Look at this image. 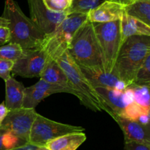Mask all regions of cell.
Masks as SVG:
<instances>
[{"label":"cell","mask_w":150,"mask_h":150,"mask_svg":"<svg viewBox=\"0 0 150 150\" xmlns=\"http://www.w3.org/2000/svg\"><path fill=\"white\" fill-rule=\"evenodd\" d=\"M37 146L35 145L30 144H27L24 145V146H20V147L15 148V149H10V150H33L35 148H36Z\"/></svg>","instance_id":"32"},{"label":"cell","mask_w":150,"mask_h":150,"mask_svg":"<svg viewBox=\"0 0 150 150\" xmlns=\"http://www.w3.org/2000/svg\"><path fill=\"white\" fill-rule=\"evenodd\" d=\"M9 111L7 110V108H6L5 105H4V103H0V126L2 124L3 121L5 119L6 116L8 114Z\"/></svg>","instance_id":"30"},{"label":"cell","mask_w":150,"mask_h":150,"mask_svg":"<svg viewBox=\"0 0 150 150\" xmlns=\"http://www.w3.org/2000/svg\"><path fill=\"white\" fill-rule=\"evenodd\" d=\"M133 84L150 86V55L146 57L136 73Z\"/></svg>","instance_id":"23"},{"label":"cell","mask_w":150,"mask_h":150,"mask_svg":"<svg viewBox=\"0 0 150 150\" xmlns=\"http://www.w3.org/2000/svg\"><path fill=\"white\" fill-rule=\"evenodd\" d=\"M67 51L81 68L105 71L103 57L93 24L88 20L78 29Z\"/></svg>","instance_id":"2"},{"label":"cell","mask_w":150,"mask_h":150,"mask_svg":"<svg viewBox=\"0 0 150 150\" xmlns=\"http://www.w3.org/2000/svg\"><path fill=\"white\" fill-rule=\"evenodd\" d=\"M121 43L132 36H150V26L123 13L120 19Z\"/></svg>","instance_id":"17"},{"label":"cell","mask_w":150,"mask_h":150,"mask_svg":"<svg viewBox=\"0 0 150 150\" xmlns=\"http://www.w3.org/2000/svg\"><path fill=\"white\" fill-rule=\"evenodd\" d=\"M149 55L150 36L130 37L122 44L111 73L128 86Z\"/></svg>","instance_id":"3"},{"label":"cell","mask_w":150,"mask_h":150,"mask_svg":"<svg viewBox=\"0 0 150 150\" xmlns=\"http://www.w3.org/2000/svg\"><path fill=\"white\" fill-rule=\"evenodd\" d=\"M8 26V21L3 17H0V26L3 27H7Z\"/></svg>","instance_id":"33"},{"label":"cell","mask_w":150,"mask_h":150,"mask_svg":"<svg viewBox=\"0 0 150 150\" xmlns=\"http://www.w3.org/2000/svg\"><path fill=\"white\" fill-rule=\"evenodd\" d=\"M29 18L46 35L51 34L67 16L66 13H54L45 7L42 0H27Z\"/></svg>","instance_id":"10"},{"label":"cell","mask_w":150,"mask_h":150,"mask_svg":"<svg viewBox=\"0 0 150 150\" xmlns=\"http://www.w3.org/2000/svg\"><path fill=\"white\" fill-rule=\"evenodd\" d=\"M88 20L86 14L70 13L49 35H46L43 48L48 58L57 60L67 51L78 29Z\"/></svg>","instance_id":"5"},{"label":"cell","mask_w":150,"mask_h":150,"mask_svg":"<svg viewBox=\"0 0 150 150\" xmlns=\"http://www.w3.org/2000/svg\"><path fill=\"white\" fill-rule=\"evenodd\" d=\"M128 87L133 91L134 101L145 109L149 110V86L129 85Z\"/></svg>","instance_id":"22"},{"label":"cell","mask_w":150,"mask_h":150,"mask_svg":"<svg viewBox=\"0 0 150 150\" xmlns=\"http://www.w3.org/2000/svg\"><path fill=\"white\" fill-rule=\"evenodd\" d=\"M125 150H150V146L130 142V143H125Z\"/></svg>","instance_id":"29"},{"label":"cell","mask_w":150,"mask_h":150,"mask_svg":"<svg viewBox=\"0 0 150 150\" xmlns=\"http://www.w3.org/2000/svg\"><path fill=\"white\" fill-rule=\"evenodd\" d=\"M104 0H73L67 14L81 13L86 14L102 4Z\"/></svg>","instance_id":"21"},{"label":"cell","mask_w":150,"mask_h":150,"mask_svg":"<svg viewBox=\"0 0 150 150\" xmlns=\"http://www.w3.org/2000/svg\"><path fill=\"white\" fill-rule=\"evenodd\" d=\"M23 139L10 133H4L0 135V150H10L27 144Z\"/></svg>","instance_id":"24"},{"label":"cell","mask_w":150,"mask_h":150,"mask_svg":"<svg viewBox=\"0 0 150 150\" xmlns=\"http://www.w3.org/2000/svg\"><path fill=\"white\" fill-rule=\"evenodd\" d=\"M33 150H48V149L45 146H37V147L35 148Z\"/></svg>","instance_id":"34"},{"label":"cell","mask_w":150,"mask_h":150,"mask_svg":"<svg viewBox=\"0 0 150 150\" xmlns=\"http://www.w3.org/2000/svg\"><path fill=\"white\" fill-rule=\"evenodd\" d=\"M82 73L94 88H106L117 90H125L127 85L116 75L105 71H95L81 68Z\"/></svg>","instance_id":"15"},{"label":"cell","mask_w":150,"mask_h":150,"mask_svg":"<svg viewBox=\"0 0 150 150\" xmlns=\"http://www.w3.org/2000/svg\"><path fill=\"white\" fill-rule=\"evenodd\" d=\"M48 59V55L42 48L23 49L21 55L14 62L12 73L23 78H40Z\"/></svg>","instance_id":"9"},{"label":"cell","mask_w":150,"mask_h":150,"mask_svg":"<svg viewBox=\"0 0 150 150\" xmlns=\"http://www.w3.org/2000/svg\"><path fill=\"white\" fill-rule=\"evenodd\" d=\"M10 32L7 27L0 26V46L10 42Z\"/></svg>","instance_id":"28"},{"label":"cell","mask_w":150,"mask_h":150,"mask_svg":"<svg viewBox=\"0 0 150 150\" xmlns=\"http://www.w3.org/2000/svg\"><path fill=\"white\" fill-rule=\"evenodd\" d=\"M57 62L65 73L72 86L77 95V98L86 108L94 111H105L110 115V111L104 105L100 97L95 88L90 84L79 66L66 51L57 59Z\"/></svg>","instance_id":"4"},{"label":"cell","mask_w":150,"mask_h":150,"mask_svg":"<svg viewBox=\"0 0 150 150\" xmlns=\"http://www.w3.org/2000/svg\"><path fill=\"white\" fill-rule=\"evenodd\" d=\"M56 93H69L77 97L76 92L71 88L52 84L40 79L35 84L25 88L22 108H35L42 100Z\"/></svg>","instance_id":"12"},{"label":"cell","mask_w":150,"mask_h":150,"mask_svg":"<svg viewBox=\"0 0 150 150\" xmlns=\"http://www.w3.org/2000/svg\"><path fill=\"white\" fill-rule=\"evenodd\" d=\"M1 17L8 21L9 42L17 44L23 49L42 48L46 35L23 13L16 1L6 0Z\"/></svg>","instance_id":"1"},{"label":"cell","mask_w":150,"mask_h":150,"mask_svg":"<svg viewBox=\"0 0 150 150\" xmlns=\"http://www.w3.org/2000/svg\"><path fill=\"white\" fill-rule=\"evenodd\" d=\"M124 12L150 26V0H137L125 6Z\"/></svg>","instance_id":"20"},{"label":"cell","mask_w":150,"mask_h":150,"mask_svg":"<svg viewBox=\"0 0 150 150\" xmlns=\"http://www.w3.org/2000/svg\"><path fill=\"white\" fill-rule=\"evenodd\" d=\"M104 1H113V2L118 3V4H122L125 7L126 5H128V4H131V3L134 2V1H137V0H104Z\"/></svg>","instance_id":"31"},{"label":"cell","mask_w":150,"mask_h":150,"mask_svg":"<svg viewBox=\"0 0 150 150\" xmlns=\"http://www.w3.org/2000/svg\"><path fill=\"white\" fill-rule=\"evenodd\" d=\"M73 0H42L45 7L54 13H67Z\"/></svg>","instance_id":"26"},{"label":"cell","mask_w":150,"mask_h":150,"mask_svg":"<svg viewBox=\"0 0 150 150\" xmlns=\"http://www.w3.org/2000/svg\"><path fill=\"white\" fill-rule=\"evenodd\" d=\"M86 134L71 133L57 138L45 145L48 150H76L86 141Z\"/></svg>","instance_id":"19"},{"label":"cell","mask_w":150,"mask_h":150,"mask_svg":"<svg viewBox=\"0 0 150 150\" xmlns=\"http://www.w3.org/2000/svg\"><path fill=\"white\" fill-rule=\"evenodd\" d=\"M122 130L125 143L141 144L150 146V126L122 117L114 118Z\"/></svg>","instance_id":"13"},{"label":"cell","mask_w":150,"mask_h":150,"mask_svg":"<svg viewBox=\"0 0 150 150\" xmlns=\"http://www.w3.org/2000/svg\"><path fill=\"white\" fill-rule=\"evenodd\" d=\"M124 13V6L113 1H105L88 13L91 23H107L120 20Z\"/></svg>","instance_id":"14"},{"label":"cell","mask_w":150,"mask_h":150,"mask_svg":"<svg viewBox=\"0 0 150 150\" xmlns=\"http://www.w3.org/2000/svg\"><path fill=\"white\" fill-rule=\"evenodd\" d=\"M40 79L52 84L72 88L69 81L57 60L48 58L40 75ZM74 90V89H73Z\"/></svg>","instance_id":"18"},{"label":"cell","mask_w":150,"mask_h":150,"mask_svg":"<svg viewBox=\"0 0 150 150\" xmlns=\"http://www.w3.org/2000/svg\"><path fill=\"white\" fill-rule=\"evenodd\" d=\"M38 113L35 108H24L9 111L0 130L3 133H10L29 143L32 126Z\"/></svg>","instance_id":"8"},{"label":"cell","mask_w":150,"mask_h":150,"mask_svg":"<svg viewBox=\"0 0 150 150\" xmlns=\"http://www.w3.org/2000/svg\"><path fill=\"white\" fill-rule=\"evenodd\" d=\"M92 24L103 57L105 71L111 73L122 45L120 20Z\"/></svg>","instance_id":"6"},{"label":"cell","mask_w":150,"mask_h":150,"mask_svg":"<svg viewBox=\"0 0 150 150\" xmlns=\"http://www.w3.org/2000/svg\"><path fill=\"white\" fill-rule=\"evenodd\" d=\"M83 130L82 127L53 121L38 114L31 128L29 144L36 146H45L48 142L60 136Z\"/></svg>","instance_id":"7"},{"label":"cell","mask_w":150,"mask_h":150,"mask_svg":"<svg viewBox=\"0 0 150 150\" xmlns=\"http://www.w3.org/2000/svg\"><path fill=\"white\" fill-rule=\"evenodd\" d=\"M4 81L6 90L4 105L8 111L21 108L26 87L12 76Z\"/></svg>","instance_id":"16"},{"label":"cell","mask_w":150,"mask_h":150,"mask_svg":"<svg viewBox=\"0 0 150 150\" xmlns=\"http://www.w3.org/2000/svg\"><path fill=\"white\" fill-rule=\"evenodd\" d=\"M95 89L109 110L110 116L113 119L115 117H122L127 107L134 102L133 91L128 86L125 90L99 87Z\"/></svg>","instance_id":"11"},{"label":"cell","mask_w":150,"mask_h":150,"mask_svg":"<svg viewBox=\"0 0 150 150\" xmlns=\"http://www.w3.org/2000/svg\"><path fill=\"white\" fill-rule=\"evenodd\" d=\"M13 64L14 62L12 61L0 59V78L4 81H6L11 76Z\"/></svg>","instance_id":"27"},{"label":"cell","mask_w":150,"mask_h":150,"mask_svg":"<svg viewBox=\"0 0 150 150\" xmlns=\"http://www.w3.org/2000/svg\"><path fill=\"white\" fill-rule=\"evenodd\" d=\"M23 48L16 43L9 42L0 46V59L9 60L14 62L21 55Z\"/></svg>","instance_id":"25"}]
</instances>
